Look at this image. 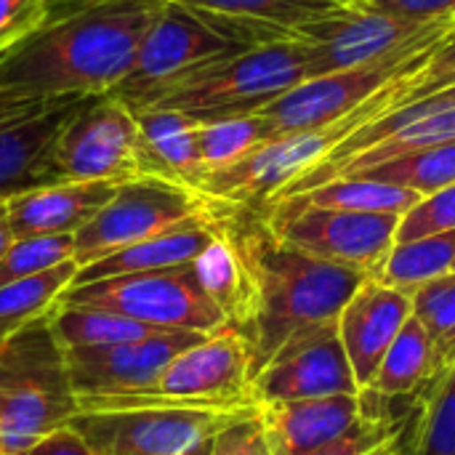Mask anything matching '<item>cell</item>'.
<instances>
[{
	"mask_svg": "<svg viewBox=\"0 0 455 455\" xmlns=\"http://www.w3.org/2000/svg\"><path fill=\"white\" fill-rule=\"evenodd\" d=\"M163 0H51L45 21L0 53V96H104L131 69Z\"/></svg>",
	"mask_w": 455,
	"mask_h": 455,
	"instance_id": "cell-1",
	"label": "cell"
},
{
	"mask_svg": "<svg viewBox=\"0 0 455 455\" xmlns=\"http://www.w3.org/2000/svg\"><path fill=\"white\" fill-rule=\"evenodd\" d=\"M229 229L243 253L251 304L243 323L253 352V373L293 336L336 323L368 272L323 261L280 243L259 211L240 208Z\"/></svg>",
	"mask_w": 455,
	"mask_h": 455,
	"instance_id": "cell-2",
	"label": "cell"
},
{
	"mask_svg": "<svg viewBox=\"0 0 455 455\" xmlns=\"http://www.w3.org/2000/svg\"><path fill=\"white\" fill-rule=\"evenodd\" d=\"M48 317L24 325L0 344L3 455H24L37 440L67 427L80 413L64 349Z\"/></svg>",
	"mask_w": 455,
	"mask_h": 455,
	"instance_id": "cell-3",
	"label": "cell"
},
{
	"mask_svg": "<svg viewBox=\"0 0 455 455\" xmlns=\"http://www.w3.org/2000/svg\"><path fill=\"white\" fill-rule=\"evenodd\" d=\"M411 77L395 80L392 85L379 91L371 101H365L363 107H357L355 112H349L347 117H341L331 125L269 139V141L259 144L256 149H251L248 155H243L240 160L213 168V171H205L200 176V181L195 184V189H200L211 200H219V203H227L235 208L261 211L291 181H296L304 171H309L323 157H328L341 141H347L352 133H357L360 128L373 123L379 115L395 109L400 101V93Z\"/></svg>",
	"mask_w": 455,
	"mask_h": 455,
	"instance_id": "cell-4",
	"label": "cell"
},
{
	"mask_svg": "<svg viewBox=\"0 0 455 455\" xmlns=\"http://www.w3.org/2000/svg\"><path fill=\"white\" fill-rule=\"evenodd\" d=\"M304 80H309V48L293 35L245 48L197 69L147 109H179L197 123H211L253 115Z\"/></svg>",
	"mask_w": 455,
	"mask_h": 455,
	"instance_id": "cell-5",
	"label": "cell"
},
{
	"mask_svg": "<svg viewBox=\"0 0 455 455\" xmlns=\"http://www.w3.org/2000/svg\"><path fill=\"white\" fill-rule=\"evenodd\" d=\"M261 43V37L243 27L208 19L176 3H163L128 75L107 96L123 101L131 112H141L197 69Z\"/></svg>",
	"mask_w": 455,
	"mask_h": 455,
	"instance_id": "cell-6",
	"label": "cell"
},
{
	"mask_svg": "<svg viewBox=\"0 0 455 455\" xmlns=\"http://www.w3.org/2000/svg\"><path fill=\"white\" fill-rule=\"evenodd\" d=\"M237 211L195 187L160 176H139L123 181L109 203L75 232V261L77 267H88L133 243L189 224L227 221Z\"/></svg>",
	"mask_w": 455,
	"mask_h": 455,
	"instance_id": "cell-7",
	"label": "cell"
},
{
	"mask_svg": "<svg viewBox=\"0 0 455 455\" xmlns=\"http://www.w3.org/2000/svg\"><path fill=\"white\" fill-rule=\"evenodd\" d=\"M253 352L237 325H224L184 349L144 392L80 405V411H120L147 405H248Z\"/></svg>",
	"mask_w": 455,
	"mask_h": 455,
	"instance_id": "cell-8",
	"label": "cell"
},
{
	"mask_svg": "<svg viewBox=\"0 0 455 455\" xmlns=\"http://www.w3.org/2000/svg\"><path fill=\"white\" fill-rule=\"evenodd\" d=\"M59 304L117 312L155 331L213 333L229 325L227 315L203 293L192 264L69 285Z\"/></svg>",
	"mask_w": 455,
	"mask_h": 455,
	"instance_id": "cell-9",
	"label": "cell"
},
{
	"mask_svg": "<svg viewBox=\"0 0 455 455\" xmlns=\"http://www.w3.org/2000/svg\"><path fill=\"white\" fill-rule=\"evenodd\" d=\"M248 405H147L80 411L69 427L99 455H179L251 413Z\"/></svg>",
	"mask_w": 455,
	"mask_h": 455,
	"instance_id": "cell-10",
	"label": "cell"
},
{
	"mask_svg": "<svg viewBox=\"0 0 455 455\" xmlns=\"http://www.w3.org/2000/svg\"><path fill=\"white\" fill-rule=\"evenodd\" d=\"M443 40L413 45L387 59L341 69V72H331V75H320V77H309L293 85L291 91H285L283 96H277L275 101L259 109V115L264 117L269 128V139L315 131V128H323L347 117L349 112L371 101L379 91H384L395 80L421 72Z\"/></svg>",
	"mask_w": 455,
	"mask_h": 455,
	"instance_id": "cell-11",
	"label": "cell"
},
{
	"mask_svg": "<svg viewBox=\"0 0 455 455\" xmlns=\"http://www.w3.org/2000/svg\"><path fill=\"white\" fill-rule=\"evenodd\" d=\"M455 32V16L411 19L373 5L349 3L341 11L296 29L309 48V77L363 67L397 51L427 45Z\"/></svg>",
	"mask_w": 455,
	"mask_h": 455,
	"instance_id": "cell-12",
	"label": "cell"
},
{
	"mask_svg": "<svg viewBox=\"0 0 455 455\" xmlns=\"http://www.w3.org/2000/svg\"><path fill=\"white\" fill-rule=\"evenodd\" d=\"M259 213L280 243L368 275L395 245L400 227L397 213H357L296 203H272Z\"/></svg>",
	"mask_w": 455,
	"mask_h": 455,
	"instance_id": "cell-13",
	"label": "cell"
},
{
	"mask_svg": "<svg viewBox=\"0 0 455 455\" xmlns=\"http://www.w3.org/2000/svg\"><path fill=\"white\" fill-rule=\"evenodd\" d=\"M56 181H131L144 176L136 115L112 96H91L53 149Z\"/></svg>",
	"mask_w": 455,
	"mask_h": 455,
	"instance_id": "cell-14",
	"label": "cell"
},
{
	"mask_svg": "<svg viewBox=\"0 0 455 455\" xmlns=\"http://www.w3.org/2000/svg\"><path fill=\"white\" fill-rule=\"evenodd\" d=\"M208 333L197 331H152L141 339L64 352L67 376L77 408L101 400H120L149 389L184 349Z\"/></svg>",
	"mask_w": 455,
	"mask_h": 455,
	"instance_id": "cell-15",
	"label": "cell"
},
{
	"mask_svg": "<svg viewBox=\"0 0 455 455\" xmlns=\"http://www.w3.org/2000/svg\"><path fill=\"white\" fill-rule=\"evenodd\" d=\"M88 99L0 96V200L56 181V141Z\"/></svg>",
	"mask_w": 455,
	"mask_h": 455,
	"instance_id": "cell-16",
	"label": "cell"
},
{
	"mask_svg": "<svg viewBox=\"0 0 455 455\" xmlns=\"http://www.w3.org/2000/svg\"><path fill=\"white\" fill-rule=\"evenodd\" d=\"M339 323V320H336ZM328 323L293 336L251 379V397L261 403L309 400L363 392L339 339V325Z\"/></svg>",
	"mask_w": 455,
	"mask_h": 455,
	"instance_id": "cell-17",
	"label": "cell"
},
{
	"mask_svg": "<svg viewBox=\"0 0 455 455\" xmlns=\"http://www.w3.org/2000/svg\"><path fill=\"white\" fill-rule=\"evenodd\" d=\"M413 315L411 293L389 288L373 277L352 293L339 315V339L360 389H368L384 355Z\"/></svg>",
	"mask_w": 455,
	"mask_h": 455,
	"instance_id": "cell-18",
	"label": "cell"
},
{
	"mask_svg": "<svg viewBox=\"0 0 455 455\" xmlns=\"http://www.w3.org/2000/svg\"><path fill=\"white\" fill-rule=\"evenodd\" d=\"M365 413V395H328L309 400L261 403L259 416L275 455H312Z\"/></svg>",
	"mask_w": 455,
	"mask_h": 455,
	"instance_id": "cell-19",
	"label": "cell"
},
{
	"mask_svg": "<svg viewBox=\"0 0 455 455\" xmlns=\"http://www.w3.org/2000/svg\"><path fill=\"white\" fill-rule=\"evenodd\" d=\"M115 181H53L5 200L13 237L75 235L117 192Z\"/></svg>",
	"mask_w": 455,
	"mask_h": 455,
	"instance_id": "cell-20",
	"label": "cell"
},
{
	"mask_svg": "<svg viewBox=\"0 0 455 455\" xmlns=\"http://www.w3.org/2000/svg\"><path fill=\"white\" fill-rule=\"evenodd\" d=\"M229 221V219H227ZM227 221H208V224H189L181 229H171L163 235H155L149 240L133 243L123 251H115L88 267H80L72 285H85L107 277L120 275H139V272H160V269H176L192 264L205 245L216 237V232Z\"/></svg>",
	"mask_w": 455,
	"mask_h": 455,
	"instance_id": "cell-21",
	"label": "cell"
},
{
	"mask_svg": "<svg viewBox=\"0 0 455 455\" xmlns=\"http://www.w3.org/2000/svg\"><path fill=\"white\" fill-rule=\"evenodd\" d=\"M133 115L139 120L144 176H160L195 187L203 176L197 149L200 123L179 109H144Z\"/></svg>",
	"mask_w": 455,
	"mask_h": 455,
	"instance_id": "cell-22",
	"label": "cell"
},
{
	"mask_svg": "<svg viewBox=\"0 0 455 455\" xmlns=\"http://www.w3.org/2000/svg\"><path fill=\"white\" fill-rule=\"evenodd\" d=\"M176 3L189 11H197L216 21H229L259 35L264 43L293 37L309 21L325 19L344 5L347 0H163Z\"/></svg>",
	"mask_w": 455,
	"mask_h": 455,
	"instance_id": "cell-23",
	"label": "cell"
},
{
	"mask_svg": "<svg viewBox=\"0 0 455 455\" xmlns=\"http://www.w3.org/2000/svg\"><path fill=\"white\" fill-rule=\"evenodd\" d=\"M443 376L445 373L427 328L416 315H411L403 331L397 333L395 344L384 355L371 387L363 392H371L392 403L416 400L419 395H427Z\"/></svg>",
	"mask_w": 455,
	"mask_h": 455,
	"instance_id": "cell-24",
	"label": "cell"
},
{
	"mask_svg": "<svg viewBox=\"0 0 455 455\" xmlns=\"http://www.w3.org/2000/svg\"><path fill=\"white\" fill-rule=\"evenodd\" d=\"M192 272L203 293L227 315V320L243 328L251 304V280L243 253L235 243L229 221L216 232L205 251L192 261Z\"/></svg>",
	"mask_w": 455,
	"mask_h": 455,
	"instance_id": "cell-25",
	"label": "cell"
},
{
	"mask_svg": "<svg viewBox=\"0 0 455 455\" xmlns=\"http://www.w3.org/2000/svg\"><path fill=\"white\" fill-rule=\"evenodd\" d=\"M455 264V229L432 235V237H419L408 243H395L387 256L371 269L368 277L413 293L421 285L453 272Z\"/></svg>",
	"mask_w": 455,
	"mask_h": 455,
	"instance_id": "cell-26",
	"label": "cell"
},
{
	"mask_svg": "<svg viewBox=\"0 0 455 455\" xmlns=\"http://www.w3.org/2000/svg\"><path fill=\"white\" fill-rule=\"evenodd\" d=\"M424 195L376 181L363 176H339L325 184H317L301 195L277 200V203H296V205H315V208H333V211H357V213H397L403 216L411 211Z\"/></svg>",
	"mask_w": 455,
	"mask_h": 455,
	"instance_id": "cell-27",
	"label": "cell"
},
{
	"mask_svg": "<svg viewBox=\"0 0 455 455\" xmlns=\"http://www.w3.org/2000/svg\"><path fill=\"white\" fill-rule=\"evenodd\" d=\"M77 261H64L40 275L0 285V344L19 333L24 325L51 315L64 291L75 283Z\"/></svg>",
	"mask_w": 455,
	"mask_h": 455,
	"instance_id": "cell-28",
	"label": "cell"
},
{
	"mask_svg": "<svg viewBox=\"0 0 455 455\" xmlns=\"http://www.w3.org/2000/svg\"><path fill=\"white\" fill-rule=\"evenodd\" d=\"M48 323L64 352L123 344V341H133L155 331L117 312L93 309V307H69V304H56Z\"/></svg>",
	"mask_w": 455,
	"mask_h": 455,
	"instance_id": "cell-29",
	"label": "cell"
},
{
	"mask_svg": "<svg viewBox=\"0 0 455 455\" xmlns=\"http://www.w3.org/2000/svg\"><path fill=\"white\" fill-rule=\"evenodd\" d=\"M352 176L387 181L419 195H432L443 187L455 184V139L384 160Z\"/></svg>",
	"mask_w": 455,
	"mask_h": 455,
	"instance_id": "cell-30",
	"label": "cell"
},
{
	"mask_svg": "<svg viewBox=\"0 0 455 455\" xmlns=\"http://www.w3.org/2000/svg\"><path fill=\"white\" fill-rule=\"evenodd\" d=\"M264 141H269V128L259 112L200 123L197 149L203 160V173L240 160Z\"/></svg>",
	"mask_w": 455,
	"mask_h": 455,
	"instance_id": "cell-31",
	"label": "cell"
},
{
	"mask_svg": "<svg viewBox=\"0 0 455 455\" xmlns=\"http://www.w3.org/2000/svg\"><path fill=\"white\" fill-rule=\"evenodd\" d=\"M413 315L427 328L443 373L455 365V269L411 293Z\"/></svg>",
	"mask_w": 455,
	"mask_h": 455,
	"instance_id": "cell-32",
	"label": "cell"
},
{
	"mask_svg": "<svg viewBox=\"0 0 455 455\" xmlns=\"http://www.w3.org/2000/svg\"><path fill=\"white\" fill-rule=\"evenodd\" d=\"M408 455H455V381L443 376L421 400Z\"/></svg>",
	"mask_w": 455,
	"mask_h": 455,
	"instance_id": "cell-33",
	"label": "cell"
},
{
	"mask_svg": "<svg viewBox=\"0 0 455 455\" xmlns=\"http://www.w3.org/2000/svg\"><path fill=\"white\" fill-rule=\"evenodd\" d=\"M75 259V235H32L13 237L0 259V285L40 275Z\"/></svg>",
	"mask_w": 455,
	"mask_h": 455,
	"instance_id": "cell-34",
	"label": "cell"
},
{
	"mask_svg": "<svg viewBox=\"0 0 455 455\" xmlns=\"http://www.w3.org/2000/svg\"><path fill=\"white\" fill-rule=\"evenodd\" d=\"M455 229V184L424 195L411 211L400 216L395 243H408L419 237H432Z\"/></svg>",
	"mask_w": 455,
	"mask_h": 455,
	"instance_id": "cell-35",
	"label": "cell"
},
{
	"mask_svg": "<svg viewBox=\"0 0 455 455\" xmlns=\"http://www.w3.org/2000/svg\"><path fill=\"white\" fill-rule=\"evenodd\" d=\"M451 85H455V32H451L435 48V53L429 56L427 67L421 72H416L405 83L397 107L411 104V101H419V99H427V96H432V93H437L443 88H451Z\"/></svg>",
	"mask_w": 455,
	"mask_h": 455,
	"instance_id": "cell-36",
	"label": "cell"
},
{
	"mask_svg": "<svg viewBox=\"0 0 455 455\" xmlns=\"http://www.w3.org/2000/svg\"><path fill=\"white\" fill-rule=\"evenodd\" d=\"M211 455H275L259 416V405L213 437Z\"/></svg>",
	"mask_w": 455,
	"mask_h": 455,
	"instance_id": "cell-37",
	"label": "cell"
},
{
	"mask_svg": "<svg viewBox=\"0 0 455 455\" xmlns=\"http://www.w3.org/2000/svg\"><path fill=\"white\" fill-rule=\"evenodd\" d=\"M51 0H0V53L32 35L48 16Z\"/></svg>",
	"mask_w": 455,
	"mask_h": 455,
	"instance_id": "cell-38",
	"label": "cell"
},
{
	"mask_svg": "<svg viewBox=\"0 0 455 455\" xmlns=\"http://www.w3.org/2000/svg\"><path fill=\"white\" fill-rule=\"evenodd\" d=\"M24 455H99L88 443L85 437L72 429L69 424L45 435L43 440H37L29 451H24Z\"/></svg>",
	"mask_w": 455,
	"mask_h": 455,
	"instance_id": "cell-39",
	"label": "cell"
},
{
	"mask_svg": "<svg viewBox=\"0 0 455 455\" xmlns=\"http://www.w3.org/2000/svg\"><path fill=\"white\" fill-rule=\"evenodd\" d=\"M379 11L411 16V19H445L455 16V0H373L368 3Z\"/></svg>",
	"mask_w": 455,
	"mask_h": 455,
	"instance_id": "cell-40",
	"label": "cell"
},
{
	"mask_svg": "<svg viewBox=\"0 0 455 455\" xmlns=\"http://www.w3.org/2000/svg\"><path fill=\"white\" fill-rule=\"evenodd\" d=\"M11 243H13V229H11V221H8V205H5V200H0V259L8 251Z\"/></svg>",
	"mask_w": 455,
	"mask_h": 455,
	"instance_id": "cell-41",
	"label": "cell"
},
{
	"mask_svg": "<svg viewBox=\"0 0 455 455\" xmlns=\"http://www.w3.org/2000/svg\"><path fill=\"white\" fill-rule=\"evenodd\" d=\"M424 101H427L432 109H448V107H455V85H451V88H443V91H437V93L427 96Z\"/></svg>",
	"mask_w": 455,
	"mask_h": 455,
	"instance_id": "cell-42",
	"label": "cell"
},
{
	"mask_svg": "<svg viewBox=\"0 0 455 455\" xmlns=\"http://www.w3.org/2000/svg\"><path fill=\"white\" fill-rule=\"evenodd\" d=\"M211 451H213V437H208V440H203V443H197V445L187 448L184 453H179V455H211Z\"/></svg>",
	"mask_w": 455,
	"mask_h": 455,
	"instance_id": "cell-43",
	"label": "cell"
},
{
	"mask_svg": "<svg viewBox=\"0 0 455 455\" xmlns=\"http://www.w3.org/2000/svg\"><path fill=\"white\" fill-rule=\"evenodd\" d=\"M347 3H357V5H368V3H373V0H347Z\"/></svg>",
	"mask_w": 455,
	"mask_h": 455,
	"instance_id": "cell-44",
	"label": "cell"
},
{
	"mask_svg": "<svg viewBox=\"0 0 455 455\" xmlns=\"http://www.w3.org/2000/svg\"><path fill=\"white\" fill-rule=\"evenodd\" d=\"M445 376H448V379H453V381H455V365L451 368V371H448V373H445Z\"/></svg>",
	"mask_w": 455,
	"mask_h": 455,
	"instance_id": "cell-45",
	"label": "cell"
},
{
	"mask_svg": "<svg viewBox=\"0 0 455 455\" xmlns=\"http://www.w3.org/2000/svg\"><path fill=\"white\" fill-rule=\"evenodd\" d=\"M0 455H3V432H0Z\"/></svg>",
	"mask_w": 455,
	"mask_h": 455,
	"instance_id": "cell-46",
	"label": "cell"
},
{
	"mask_svg": "<svg viewBox=\"0 0 455 455\" xmlns=\"http://www.w3.org/2000/svg\"><path fill=\"white\" fill-rule=\"evenodd\" d=\"M453 269H455V264H453Z\"/></svg>",
	"mask_w": 455,
	"mask_h": 455,
	"instance_id": "cell-47",
	"label": "cell"
}]
</instances>
